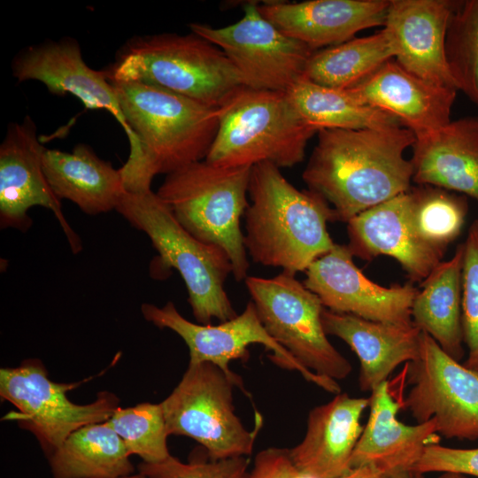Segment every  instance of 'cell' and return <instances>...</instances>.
Wrapping results in <instances>:
<instances>
[{
  "label": "cell",
  "instance_id": "1",
  "mask_svg": "<svg viewBox=\"0 0 478 478\" xmlns=\"http://www.w3.org/2000/svg\"><path fill=\"white\" fill-rule=\"evenodd\" d=\"M302 177L308 189L330 205L334 221L358 213L407 191L412 181L405 157L414 134L403 126L320 129Z\"/></svg>",
  "mask_w": 478,
  "mask_h": 478
},
{
  "label": "cell",
  "instance_id": "2",
  "mask_svg": "<svg viewBox=\"0 0 478 478\" xmlns=\"http://www.w3.org/2000/svg\"><path fill=\"white\" fill-rule=\"evenodd\" d=\"M249 197L243 243L253 262L296 275L335 245L327 227L334 221L328 203L293 186L275 165L251 167Z\"/></svg>",
  "mask_w": 478,
  "mask_h": 478
},
{
  "label": "cell",
  "instance_id": "3",
  "mask_svg": "<svg viewBox=\"0 0 478 478\" xmlns=\"http://www.w3.org/2000/svg\"><path fill=\"white\" fill-rule=\"evenodd\" d=\"M110 81L133 135L126 175L153 180L205 159L219 127L218 108L154 85Z\"/></svg>",
  "mask_w": 478,
  "mask_h": 478
},
{
  "label": "cell",
  "instance_id": "4",
  "mask_svg": "<svg viewBox=\"0 0 478 478\" xmlns=\"http://www.w3.org/2000/svg\"><path fill=\"white\" fill-rule=\"evenodd\" d=\"M115 211L149 237L158 254L153 266L181 274L197 323L224 322L237 315L225 289L233 269L223 249L193 236L151 189L125 190Z\"/></svg>",
  "mask_w": 478,
  "mask_h": 478
},
{
  "label": "cell",
  "instance_id": "5",
  "mask_svg": "<svg viewBox=\"0 0 478 478\" xmlns=\"http://www.w3.org/2000/svg\"><path fill=\"white\" fill-rule=\"evenodd\" d=\"M105 71L110 81L154 85L213 108L243 86L226 54L192 32L133 38Z\"/></svg>",
  "mask_w": 478,
  "mask_h": 478
},
{
  "label": "cell",
  "instance_id": "6",
  "mask_svg": "<svg viewBox=\"0 0 478 478\" xmlns=\"http://www.w3.org/2000/svg\"><path fill=\"white\" fill-rule=\"evenodd\" d=\"M219 127L205 160L223 167L270 162L279 168L301 163L318 133L297 113L286 92L242 86L219 107Z\"/></svg>",
  "mask_w": 478,
  "mask_h": 478
},
{
  "label": "cell",
  "instance_id": "7",
  "mask_svg": "<svg viewBox=\"0 0 478 478\" xmlns=\"http://www.w3.org/2000/svg\"><path fill=\"white\" fill-rule=\"evenodd\" d=\"M251 167H223L204 159L166 174L156 192L193 236L226 251L236 281L248 277L250 267L241 218L249 205Z\"/></svg>",
  "mask_w": 478,
  "mask_h": 478
},
{
  "label": "cell",
  "instance_id": "8",
  "mask_svg": "<svg viewBox=\"0 0 478 478\" xmlns=\"http://www.w3.org/2000/svg\"><path fill=\"white\" fill-rule=\"evenodd\" d=\"M234 387L236 383L219 366L189 363L180 382L160 403L168 435L196 440L212 460L250 456L262 417L257 412L253 430L245 428L235 412Z\"/></svg>",
  "mask_w": 478,
  "mask_h": 478
},
{
  "label": "cell",
  "instance_id": "9",
  "mask_svg": "<svg viewBox=\"0 0 478 478\" xmlns=\"http://www.w3.org/2000/svg\"><path fill=\"white\" fill-rule=\"evenodd\" d=\"M246 288L269 335L304 367L343 380L351 365L329 342L322 323L324 306L295 274L272 278L248 276Z\"/></svg>",
  "mask_w": 478,
  "mask_h": 478
},
{
  "label": "cell",
  "instance_id": "10",
  "mask_svg": "<svg viewBox=\"0 0 478 478\" xmlns=\"http://www.w3.org/2000/svg\"><path fill=\"white\" fill-rule=\"evenodd\" d=\"M81 382H57L38 359H27L14 367L0 369V397L18 410L5 419L14 420L30 431L48 458L75 430L104 422L120 407L119 398L100 391L95 401L78 405L67 392Z\"/></svg>",
  "mask_w": 478,
  "mask_h": 478
},
{
  "label": "cell",
  "instance_id": "11",
  "mask_svg": "<svg viewBox=\"0 0 478 478\" xmlns=\"http://www.w3.org/2000/svg\"><path fill=\"white\" fill-rule=\"evenodd\" d=\"M141 312L143 318L154 326L168 328L181 336L189 349V364L209 362L219 366L244 393L246 390L243 381L229 368V363L236 359L246 360L248 347L253 343H260L272 351L269 358L281 367L299 372L307 382L329 393H341L337 381L304 367L269 335L252 301L246 305L242 313L218 325H203L188 320L171 301L161 307L143 303Z\"/></svg>",
  "mask_w": 478,
  "mask_h": 478
},
{
  "label": "cell",
  "instance_id": "12",
  "mask_svg": "<svg viewBox=\"0 0 478 478\" xmlns=\"http://www.w3.org/2000/svg\"><path fill=\"white\" fill-rule=\"evenodd\" d=\"M243 12L240 20L223 27L199 23L189 27L226 54L243 86L287 92L304 77L315 50L279 30L260 13L258 4H245Z\"/></svg>",
  "mask_w": 478,
  "mask_h": 478
},
{
  "label": "cell",
  "instance_id": "13",
  "mask_svg": "<svg viewBox=\"0 0 478 478\" xmlns=\"http://www.w3.org/2000/svg\"><path fill=\"white\" fill-rule=\"evenodd\" d=\"M405 405L418 423L435 419L437 433L478 440V373L448 355L421 332L419 355L409 363Z\"/></svg>",
  "mask_w": 478,
  "mask_h": 478
},
{
  "label": "cell",
  "instance_id": "14",
  "mask_svg": "<svg viewBox=\"0 0 478 478\" xmlns=\"http://www.w3.org/2000/svg\"><path fill=\"white\" fill-rule=\"evenodd\" d=\"M41 143L29 116L11 123L0 145V227L27 232L33 224L28 210L42 206L51 211L63 229L71 250H82L79 235L66 220L59 200L43 171Z\"/></svg>",
  "mask_w": 478,
  "mask_h": 478
},
{
  "label": "cell",
  "instance_id": "15",
  "mask_svg": "<svg viewBox=\"0 0 478 478\" xmlns=\"http://www.w3.org/2000/svg\"><path fill=\"white\" fill-rule=\"evenodd\" d=\"M347 245L333 248L305 271L304 285L332 312L380 322L412 323L418 289L412 284L383 287L368 279L355 265Z\"/></svg>",
  "mask_w": 478,
  "mask_h": 478
},
{
  "label": "cell",
  "instance_id": "16",
  "mask_svg": "<svg viewBox=\"0 0 478 478\" xmlns=\"http://www.w3.org/2000/svg\"><path fill=\"white\" fill-rule=\"evenodd\" d=\"M12 70L19 82L38 81L53 95L71 94L87 109L110 112L124 129L128 142L133 141L106 71L92 69L85 63L76 40L64 38L29 46L13 58Z\"/></svg>",
  "mask_w": 478,
  "mask_h": 478
},
{
  "label": "cell",
  "instance_id": "17",
  "mask_svg": "<svg viewBox=\"0 0 478 478\" xmlns=\"http://www.w3.org/2000/svg\"><path fill=\"white\" fill-rule=\"evenodd\" d=\"M456 4L451 0H390L382 27L400 66L427 81L453 89L445 37Z\"/></svg>",
  "mask_w": 478,
  "mask_h": 478
},
{
  "label": "cell",
  "instance_id": "18",
  "mask_svg": "<svg viewBox=\"0 0 478 478\" xmlns=\"http://www.w3.org/2000/svg\"><path fill=\"white\" fill-rule=\"evenodd\" d=\"M390 0L273 1L260 13L285 35L313 50L353 39L364 29L382 26Z\"/></svg>",
  "mask_w": 478,
  "mask_h": 478
},
{
  "label": "cell",
  "instance_id": "19",
  "mask_svg": "<svg viewBox=\"0 0 478 478\" xmlns=\"http://www.w3.org/2000/svg\"><path fill=\"white\" fill-rule=\"evenodd\" d=\"M348 249L371 260L385 255L397 260L412 281H423L443 256L424 244L410 220L409 189L373 206L347 223Z\"/></svg>",
  "mask_w": 478,
  "mask_h": 478
},
{
  "label": "cell",
  "instance_id": "20",
  "mask_svg": "<svg viewBox=\"0 0 478 478\" xmlns=\"http://www.w3.org/2000/svg\"><path fill=\"white\" fill-rule=\"evenodd\" d=\"M347 89L363 103L397 118L415 137L440 129L451 121L458 91L416 76L394 58Z\"/></svg>",
  "mask_w": 478,
  "mask_h": 478
},
{
  "label": "cell",
  "instance_id": "21",
  "mask_svg": "<svg viewBox=\"0 0 478 478\" xmlns=\"http://www.w3.org/2000/svg\"><path fill=\"white\" fill-rule=\"evenodd\" d=\"M370 397L339 393L308 414L304 439L289 449L303 478H338L351 469V459L362 434L361 416Z\"/></svg>",
  "mask_w": 478,
  "mask_h": 478
},
{
  "label": "cell",
  "instance_id": "22",
  "mask_svg": "<svg viewBox=\"0 0 478 478\" xmlns=\"http://www.w3.org/2000/svg\"><path fill=\"white\" fill-rule=\"evenodd\" d=\"M322 323L327 335L342 339L357 355L362 391L372 392L396 367L419 355L421 331L413 322L373 321L324 308Z\"/></svg>",
  "mask_w": 478,
  "mask_h": 478
},
{
  "label": "cell",
  "instance_id": "23",
  "mask_svg": "<svg viewBox=\"0 0 478 478\" xmlns=\"http://www.w3.org/2000/svg\"><path fill=\"white\" fill-rule=\"evenodd\" d=\"M412 148V181L478 202V116L451 120L417 136Z\"/></svg>",
  "mask_w": 478,
  "mask_h": 478
},
{
  "label": "cell",
  "instance_id": "24",
  "mask_svg": "<svg viewBox=\"0 0 478 478\" xmlns=\"http://www.w3.org/2000/svg\"><path fill=\"white\" fill-rule=\"evenodd\" d=\"M42 162L56 197L73 202L87 214L116 210L126 190L120 169L87 144H77L71 152L44 148Z\"/></svg>",
  "mask_w": 478,
  "mask_h": 478
},
{
  "label": "cell",
  "instance_id": "25",
  "mask_svg": "<svg viewBox=\"0 0 478 478\" xmlns=\"http://www.w3.org/2000/svg\"><path fill=\"white\" fill-rule=\"evenodd\" d=\"M369 407L368 421L353 451L351 468L374 464L412 470L423 448L435 443L436 420L412 426L399 421V404L393 399L387 381L372 390Z\"/></svg>",
  "mask_w": 478,
  "mask_h": 478
},
{
  "label": "cell",
  "instance_id": "26",
  "mask_svg": "<svg viewBox=\"0 0 478 478\" xmlns=\"http://www.w3.org/2000/svg\"><path fill=\"white\" fill-rule=\"evenodd\" d=\"M463 243L422 281L412 306V320L454 359L464 356L462 328Z\"/></svg>",
  "mask_w": 478,
  "mask_h": 478
},
{
  "label": "cell",
  "instance_id": "27",
  "mask_svg": "<svg viewBox=\"0 0 478 478\" xmlns=\"http://www.w3.org/2000/svg\"><path fill=\"white\" fill-rule=\"evenodd\" d=\"M123 441L106 421L73 432L49 457L54 478H123L135 474Z\"/></svg>",
  "mask_w": 478,
  "mask_h": 478
},
{
  "label": "cell",
  "instance_id": "28",
  "mask_svg": "<svg viewBox=\"0 0 478 478\" xmlns=\"http://www.w3.org/2000/svg\"><path fill=\"white\" fill-rule=\"evenodd\" d=\"M286 94L304 121L317 131L402 126L397 118L363 103L348 89L325 87L305 77Z\"/></svg>",
  "mask_w": 478,
  "mask_h": 478
},
{
  "label": "cell",
  "instance_id": "29",
  "mask_svg": "<svg viewBox=\"0 0 478 478\" xmlns=\"http://www.w3.org/2000/svg\"><path fill=\"white\" fill-rule=\"evenodd\" d=\"M392 58L391 44L382 28L368 36L315 50L306 63L304 77L325 87L347 89Z\"/></svg>",
  "mask_w": 478,
  "mask_h": 478
},
{
  "label": "cell",
  "instance_id": "30",
  "mask_svg": "<svg viewBox=\"0 0 478 478\" xmlns=\"http://www.w3.org/2000/svg\"><path fill=\"white\" fill-rule=\"evenodd\" d=\"M410 220L419 239L443 256L460 235L468 212L466 196L428 185L410 188Z\"/></svg>",
  "mask_w": 478,
  "mask_h": 478
},
{
  "label": "cell",
  "instance_id": "31",
  "mask_svg": "<svg viewBox=\"0 0 478 478\" xmlns=\"http://www.w3.org/2000/svg\"><path fill=\"white\" fill-rule=\"evenodd\" d=\"M445 56L457 90L478 106V0L457 1L447 27Z\"/></svg>",
  "mask_w": 478,
  "mask_h": 478
},
{
  "label": "cell",
  "instance_id": "32",
  "mask_svg": "<svg viewBox=\"0 0 478 478\" xmlns=\"http://www.w3.org/2000/svg\"><path fill=\"white\" fill-rule=\"evenodd\" d=\"M106 422L121 438L130 456H139L143 462L150 464L171 456L160 403L143 402L135 406L118 407Z\"/></svg>",
  "mask_w": 478,
  "mask_h": 478
},
{
  "label": "cell",
  "instance_id": "33",
  "mask_svg": "<svg viewBox=\"0 0 478 478\" xmlns=\"http://www.w3.org/2000/svg\"><path fill=\"white\" fill-rule=\"evenodd\" d=\"M463 248L462 328L468 351L463 365L478 373V219L471 223Z\"/></svg>",
  "mask_w": 478,
  "mask_h": 478
},
{
  "label": "cell",
  "instance_id": "34",
  "mask_svg": "<svg viewBox=\"0 0 478 478\" xmlns=\"http://www.w3.org/2000/svg\"><path fill=\"white\" fill-rule=\"evenodd\" d=\"M249 465L244 456L184 463L171 455L161 462L140 463L138 472L147 478H248Z\"/></svg>",
  "mask_w": 478,
  "mask_h": 478
},
{
  "label": "cell",
  "instance_id": "35",
  "mask_svg": "<svg viewBox=\"0 0 478 478\" xmlns=\"http://www.w3.org/2000/svg\"><path fill=\"white\" fill-rule=\"evenodd\" d=\"M415 476L431 472H451L478 478V448L457 449L427 444L413 466Z\"/></svg>",
  "mask_w": 478,
  "mask_h": 478
},
{
  "label": "cell",
  "instance_id": "36",
  "mask_svg": "<svg viewBox=\"0 0 478 478\" xmlns=\"http://www.w3.org/2000/svg\"><path fill=\"white\" fill-rule=\"evenodd\" d=\"M248 478H303L295 466L289 449L270 447L259 451Z\"/></svg>",
  "mask_w": 478,
  "mask_h": 478
},
{
  "label": "cell",
  "instance_id": "37",
  "mask_svg": "<svg viewBox=\"0 0 478 478\" xmlns=\"http://www.w3.org/2000/svg\"><path fill=\"white\" fill-rule=\"evenodd\" d=\"M412 469L390 465L369 464L352 467L338 478H415Z\"/></svg>",
  "mask_w": 478,
  "mask_h": 478
},
{
  "label": "cell",
  "instance_id": "38",
  "mask_svg": "<svg viewBox=\"0 0 478 478\" xmlns=\"http://www.w3.org/2000/svg\"><path fill=\"white\" fill-rule=\"evenodd\" d=\"M415 478H422V475H417ZM438 478H468V477L467 475H465L462 474L445 472V473H443Z\"/></svg>",
  "mask_w": 478,
  "mask_h": 478
},
{
  "label": "cell",
  "instance_id": "39",
  "mask_svg": "<svg viewBox=\"0 0 478 478\" xmlns=\"http://www.w3.org/2000/svg\"><path fill=\"white\" fill-rule=\"evenodd\" d=\"M123 478H147L146 476H144L143 474L141 473H137V474H134L132 475H129V476H127V477H123Z\"/></svg>",
  "mask_w": 478,
  "mask_h": 478
}]
</instances>
